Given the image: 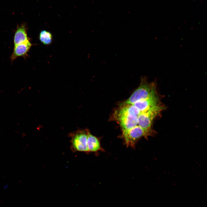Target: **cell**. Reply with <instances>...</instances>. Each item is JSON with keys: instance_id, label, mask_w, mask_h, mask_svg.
Masks as SVG:
<instances>
[{"instance_id": "obj_2", "label": "cell", "mask_w": 207, "mask_h": 207, "mask_svg": "<svg viewBox=\"0 0 207 207\" xmlns=\"http://www.w3.org/2000/svg\"><path fill=\"white\" fill-rule=\"evenodd\" d=\"M88 131L80 130L71 134V147L73 152H89L87 146Z\"/></svg>"}, {"instance_id": "obj_5", "label": "cell", "mask_w": 207, "mask_h": 207, "mask_svg": "<svg viewBox=\"0 0 207 207\" xmlns=\"http://www.w3.org/2000/svg\"><path fill=\"white\" fill-rule=\"evenodd\" d=\"M25 24L18 26L14 36V43L16 45L29 41Z\"/></svg>"}, {"instance_id": "obj_7", "label": "cell", "mask_w": 207, "mask_h": 207, "mask_svg": "<svg viewBox=\"0 0 207 207\" xmlns=\"http://www.w3.org/2000/svg\"><path fill=\"white\" fill-rule=\"evenodd\" d=\"M39 39L42 43L45 45H48L52 42V36L50 32L43 30L39 34Z\"/></svg>"}, {"instance_id": "obj_4", "label": "cell", "mask_w": 207, "mask_h": 207, "mask_svg": "<svg viewBox=\"0 0 207 207\" xmlns=\"http://www.w3.org/2000/svg\"><path fill=\"white\" fill-rule=\"evenodd\" d=\"M31 46L32 44L29 40L14 45L13 51L10 57L11 60L13 61L19 57H26L27 56L28 53Z\"/></svg>"}, {"instance_id": "obj_1", "label": "cell", "mask_w": 207, "mask_h": 207, "mask_svg": "<svg viewBox=\"0 0 207 207\" xmlns=\"http://www.w3.org/2000/svg\"><path fill=\"white\" fill-rule=\"evenodd\" d=\"M156 83H149L145 77L143 78L140 84L130 97L122 103L131 104L139 100L147 98L158 92Z\"/></svg>"}, {"instance_id": "obj_6", "label": "cell", "mask_w": 207, "mask_h": 207, "mask_svg": "<svg viewBox=\"0 0 207 207\" xmlns=\"http://www.w3.org/2000/svg\"><path fill=\"white\" fill-rule=\"evenodd\" d=\"M87 146L89 152H95L101 150L99 141L89 131L88 133Z\"/></svg>"}, {"instance_id": "obj_3", "label": "cell", "mask_w": 207, "mask_h": 207, "mask_svg": "<svg viewBox=\"0 0 207 207\" xmlns=\"http://www.w3.org/2000/svg\"><path fill=\"white\" fill-rule=\"evenodd\" d=\"M122 135L126 145L132 147H133L142 137H144L146 138L147 137L144 130L138 126L122 132Z\"/></svg>"}]
</instances>
